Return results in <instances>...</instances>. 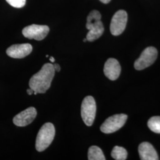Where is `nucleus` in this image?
<instances>
[{"label":"nucleus","instance_id":"obj_22","mask_svg":"<svg viewBox=\"0 0 160 160\" xmlns=\"http://www.w3.org/2000/svg\"><path fill=\"white\" fill-rule=\"evenodd\" d=\"M83 41H84V42H86V41H87V38H85V39L83 40Z\"/></svg>","mask_w":160,"mask_h":160},{"label":"nucleus","instance_id":"obj_5","mask_svg":"<svg viewBox=\"0 0 160 160\" xmlns=\"http://www.w3.org/2000/svg\"><path fill=\"white\" fill-rule=\"evenodd\" d=\"M158 56V51L154 47H148L143 50L141 56L135 62L134 67L137 70H142L154 62Z\"/></svg>","mask_w":160,"mask_h":160},{"label":"nucleus","instance_id":"obj_8","mask_svg":"<svg viewBox=\"0 0 160 160\" xmlns=\"http://www.w3.org/2000/svg\"><path fill=\"white\" fill-rule=\"evenodd\" d=\"M36 115L37 111L36 109L33 107H30L17 114L13 118V123L17 126H28L34 120Z\"/></svg>","mask_w":160,"mask_h":160},{"label":"nucleus","instance_id":"obj_17","mask_svg":"<svg viewBox=\"0 0 160 160\" xmlns=\"http://www.w3.org/2000/svg\"><path fill=\"white\" fill-rule=\"evenodd\" d=\"M6 1L15 8H22L26 4V0H6Z\"/></svg>","mask_w":160,"mask_h":160},{"label":"nucleus","instance_id":"obj_14","mask_svg":"<svg viewBox=\"0 0 160 160\" xmlns=\"http://www.w3.org/2000/svg\"><path fill=\"white\" fill-rule=\"evenodd\" d=\"M112 157L116 160H125L128 152L125 149L119 146H115L111 153Z\"/></svg>","mask_w":160,"mask_h":160},{"label":"nucleus","instance_id":"obj_2","mask_svg":"<svg viewBox=\"0 0 160 160\" xmlns=\"http://www.w3.org/2000/svg\"><path fill=\"white\" fill-rule=\"evenodd\" d=\"M55 135V129L51 123H46L40 128L36 140V149L39 152L45 151L51 144Z\"/></svg>","mask_w":160,"mask_h":160},{"label":"nucleus","instance_id":"obj_13","mask_svg":"<svg viewBox=\"0 0 160 160\" xmlns=\"http://www.w3.org/2000/svg\"><path fill=\"white\" fill-rule=\"evenodd\" d=\"M88 159L89 160H105L106 158L101 149L97 146H92L88 149Z\"/></svg>","mask_w":160,"mask_h":160},{"label":"nucleus","instance_id":"obj_4","mask_svg":"<svg viewBox=\"0 0 160 160\" xmlns=\"http://www.w3.org/2000/svg\"><path fill=\"white\" fill-rule=\"evenodd\" d=\"M127 119L128 116L126 114H114L104 121L100 127V130L107 134L115 132L123 126Z\"/></svg>","mask_w":160,"mask_h":160},{"label":"nucleus","instance_id":"obj_12","mask_svg":"<svg viewBox=\"0 0 160 160\" xmlns=\"http://www.w3.org/2000/svg\"><path fill=\"white\" fill-rule=\"evenodd\" d=\"M86 28L89 30L86 37L87 40L89 42H93L98 39L102 36L104 30L103 23L101 20L86 26Z\"/></svg>","mask_w":160,"mask_h":160},{"label":"nucleus","instance_id":"obj_16","mask_svg":"<svg viewBox=\"0 0 160 160\" xmlns=\"http://www.w3.org/2000/svg\"><path fill=\"white\" fill-rule=\"evenodd\" d=\"M101 18H102V15L100 12L95 10H92L89 13L88 17L87 18L86 26L95 23L98 20H101Z\"/></svg>","mask_w":160,"mask_h":160},{"label":"nucleus","instance_id":"obj_19","mask_svg":"<svg viewBox=\"0 0 160 160\" xmlns=\"http://www.w3.org/2000/svg\"><path fill=\"white\" fill-rule=\"evenodd\" d=\"M27 92H28V94L29 95H32V94H34V91H33L32 88H30L29 89L27 90Z\"/></svg>","mask_w":160,"mask_h":160},{"label":"nucleus","instance_id":"obj_6","mask_svg":"<svg viewBox=\"0 0 160 160\" xmlns=\"http://www.w3.org/2000/svg\"><path fill=\"white\" fill-rule=\"evenodd\" d=\"M128 22V14L125 10H120L116 12L112 17L110 30L114 36L122 34L126 28Z\"/></svg>","mask_w":160,"mask_h":160},{"label":"nucleus","instance_id":"obj_9","mask_svg":"<svg viewBox=\"0 0 160 160\" xmlns=\"http://www.w3.org/2000/svg\"><path fill=\"white\" fill-rule=\"evenodd\" d=\"M32 49V46L29 43L16 44L9 47L6 53L10 57L21 59L29 55Z\"/></svg>","mask_w":160,"mask_h":160},{"label":"nucleus","instance_id":"obj_21","mask_svg":"<svg viewBox=\"0 0 160 160\" xmlns=\"http://www.w3.org/2000/svg\"><path fill=\"white\" fill-rule=\"evenodd\" d=\"M49 60H50V61H51V62H52V63L55 62V58L53 57H51L49 58Z\"/></svg>","mask_w":160,"mask_h":160},{"label":"nucleus","instance_id":"obj_18","mask_svg":"<svg viewBox=\"0 0 160 160\" xmlns=\"http://www.w3.org/2000/svg\"><path fill=\"white\" fill-rule=\"evenodd\" d=\"M53 67H54L55 70L56 71H57V72H59V71H61V67H60V66H59V65L58 63L53 64Z\"/></svg>","mask_w":160,"mask_h":160},{"label":"nucleus","instance_id":"obj_7","mask_svg":"<svg viewBox=\"0 0 160 160\" xmlns=\"http://www.w3.org/2000/svg\"><path fill=\"white\" fill-rule=\"evenodd\" d=\"M49 32V28L46 25L32 24L23 29V36L29 39L42 40Z\"/></svg>","mask_w":160,"mask_h":160},{"label":"nucleus","instance_id":"obj_3","mask_svg":"<svg viewBox=\"0 0 160 160\" xmlns=\"http://www.w3.org/2000/svg\"><path fill=\"white\" fill-rule=\"evenodd\" d=\"M96 113V103L94 98L88 96L83 100L81 114L82 119L87 126H91L93 124Z\"/></svg>","mask_w":160,"mask_h":160},{"label":"nucleus","instance_id":"obj_20","mask_svg":"<svg viewBox=\"0 0 160 160\" xmlns=\"http://www.w3.org/2000/svg\"><path fill=\"white\" fill-rule=\"evenodd\" d=\"M110 1L111 0H100V1H101L103 4H108Z\"/></svg>","mask_w":160,"mask_h":160},{"label":"nucleus","instance_id":"obj_15","mask_svg":"<svg viewBox=\"0 0 160 160\" xmlns=\"http://www.w3.org/2000/svg\"><path fill=\"white\" fill-rule=\"evenodd\" d=\"M148 126L154 133L160 134V116H154L149 119Z\"/></svg>","mask_w":160,"mask_h":160},{"label":"nucleus","instance_id":"obj_1","mask_svg":"<svg viewBox=\"0 0 160 160\" xmlns=\"http://www.w3.org/2000/svg\"><path fill=\"white\" fill-rule=\"evenodd\" d=\"M55 72L53 64L45 63L38 72L31 77L29 81L30 88L37 93L46 92L51 87Z\"/></svg>","mask_w":160,"mask_h":160},{"label":"nucleus","instance_id":"obj_11","mask_svg":"<svg viewBox=\"0 0 160 160\" xmlns=\"http://www.w3.org/2000/svg\"><path fill=\"white\" fill-rule=\"evenodd\" d=\"M140 158L142 160H158V156L153 146L147 142L141 143L138 148Z\"/></svg>","mask_w":160,"mask_h":160},{"label":"nucleus","instance_id":"obj_10","mask_svg":"<svg viewBox=\"0 0 160 160\" xmlns=\"http://www.w3.org/2000/svg\"><path fill=\"white\" fill-rule=\"evenodd\" d=\"M120 72L121 67L118 60L114 58H109L107 60L104 67V73L109 80H117L120 75Z\"/></svg>","mask_w":160,"mask_h":160}]
</instances>
